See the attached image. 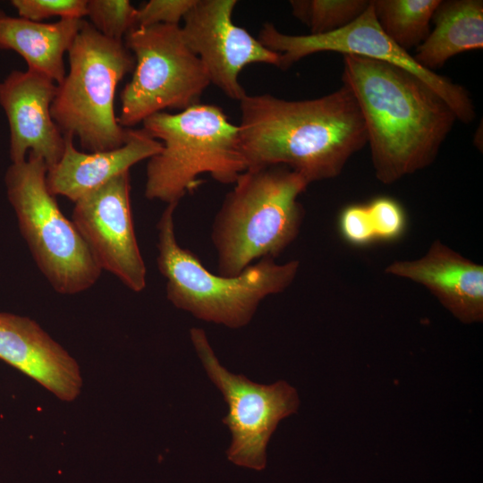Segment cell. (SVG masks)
<instances>
[{
    "instance_id": "obj_9",
    "label": "cell",
    "mask_w": 483,
    "mask_h": 483,
    "mask_svg": "<svg viewBox=\"0 0 483 483\" xmlns=\"http://www.w3.org/2000/svg\"><path fill=\"white\" fill-rule=\"evenodd\" d=\"M190 336L208 377L222 393L228 411L223 419L231 434L226 451L236 465L263 470L267 443L283 419L297 411L296 390L284 380L260 385L235 375L218 361L204 330L192 327Z\"/></svg>"
},
{
    "instance_id": "obj_12",
    "label": "cell",
    "mask_w": 483,
    "mask_h": 483,
    "mask_svg": "<svg viewBox=\"0 0 483 483\" xmlns=\"http://www.w3.org/2000/svg\"><path fill=\"white\" fill-rule=\"evenodd\" d=\"M236 4V0H197L181 28L188 47L203 64L210 83L228 97L241 101L247 95L239 81L243 68L251 64L280 68L281 55L233 21Z\"/></svg>"
},
{
    "instance_id": "obj_19",
    "label": "cell",
    "mask_w": 483,
    "mask_h": 483,
    "mask_svg": "<svg viewBox=\"0 0 483 483\" xmlns=\"http://www.w3.org/2000/svg\"><path fill=\"white\" fill-rule=\"evenodd\" d=\"M441 0H372L383 31L401 48L416 49L428 36L434 13Z\"/></svg>"
},
{
    "instance_id": "obj_22",
    "label": "cell",
    "mask_w": 483,
    "mask_h": 483,
    "mask_svg": "<svg viewBox=\"0 0 483 483\" xmlns=\"http://www.w3.org/2000/svg\"><path fill=\"white\" fill-rule=\"evenodd\" d=\"M19 17L41 22L58 16L61 19H83L87 16V0H12Z\"/></svg>"
},
{
    "instance_id": "obj_24",
    "label": "cell",
    "mask_w": 483,
    "mask_h": 483,
    "mask_svg": "<svg viewBox=\"0 0 483 483\" xmlns=\"http://www.w3.org/2000/svg\"><path fill=\"white\" fill-rule=\"evenodd\" d=\"M197 0H150L137 9L135 26L179 25Z\"/></svg>"
},
{
    "instance_id": "obj_8",
    "label": "cell",
    "mask_w": 483,
    "mask_h": 483,
    "mask_svg": "<svg viewBox=\"0 0 483 483\" xmlns=\"http://www.w3.org/2000/svg\"><path fill=\"white\" fill-rule=\"evenodd\" d=\"M123 39L135 64L120 95L122 127L131 129L165 109L182 111L199 103L210 80L179 25L133 28Z\"/></svg>"
},
{
    "instance_id": "obj_21",
    "label": "cell",
    "mask_w": 483,
    "mask_h": 483,
    "mask_svg": "<svg viewBox=\"0 0 483 483\" xmlns=\"http://www.w3.org/2000/svg\"><path fill=\"white\" fill-rule=\"evenodd\" d=\"M137 9L128 0H87V16L103 36L123 40L135 26Z\"/></svg>"
},
{
    "instance_id": "obj_13",
    "label": "cell",
    "mask_w": 483,
    "mask_h": 483,
    "mask_svg": "<svg viewBox=\"0 0 483 483\" xmlns=\"http://www.w3.org/2000/svg\"><path fill=\"white\" fill-rule=\"evenodd\" d=\"M57 84L27 69L13 71L0 81V106L10 131L9 156L20 163L32 153L43 158L47 169L55 165L64 150V135L51 114Z\"/></svg>"
},
{
    "instance_id": "obj_14",
    "label": "cell",
    "mask_w": 483,
    "mask_h": 483,
    "mask_svg": "<svg viewBox=\"0 0 483 483\" xmlns=\"http://www.w3.org/2000/svg\"><path fill=\"white\" fill-rule=\"evenodd\" d=\"M0 359L36 380L63 401L80 394L77 361L34 320L0 313Z\"/></svg>"
},
{
    "instance_id": "obj_17",
    "label": "cell",
    "mask_w": 483,
    "mask_h": 483,
    "mask_svg": "<svg viewBox=\"0 0 483 483\" xmlns=\"http://www.w3.org/2000/svg\"><path fill=\"white\" fill-rule=\"evenodd\" d=\"M84 21V19H60L44 23L0 12V48L15 51L26 61L29 70L59 84L66 75L64 55Z\"/></svg>"
},
{
    "instance_id": "obj_23",
    "label": "cell",
    "mask_w": 483,
    "mask_h": 483,
    "mask_svg": "<svg viewBox=\"0 0 483 483\" xmlns=\"http://www.w3.org/2000/svg\"><path fill=\"white\" fill-rule=\"evenodd\" d=\"M376 239L394 241L404 232L406 218L402 206L388 197H378L367 205Z\"/></svg>"
},
{
    "instance_id": "obj_16",
    "label": "cell",
    "mask_w": 483,
    "mask_h": 483,
    "mask_svg": "<svg viewBox=\"0 0 483 483\" xmlns=\"http://www.w3.org/2000/svg\"><path fill=\"white\" fill-rule=\"evenodd\" d=\"M64 140L63 156L55 165L47 169L46 181L52 195H61L73 202L130 172L131 166L162 149V143L142 128L131 129L124 145L106 151L81 152L74 147L71 134H64Z\"/></svg>"
},
{
    "instance_id": "obj_1",
    "label": "cell",
    "mask_w": 483,
    "mask_h": 483,
    "mask_svg": "<svg viewBox=\"0 0 483 483\" xmlns=\"http://www.w3.org/2000/svg\"><path fill=\"white\" fill-rule=\"evenodd\" d=\"M240 110L247 169L284 165L309 183L331 179L368 142L359 106L344 83L330 94L306 100L246 95Z\"/></svg>"
},
{
    "instance_id": "obj_6",
    "label": "cell",
    "mask_w": 483,
    "mask_h": 483,
    "mask_svg": "<svg viewBox=\"0 0 483 483\" xmlns=\"http://www.w3.org/2000/svg\"><path fill=\"white\" fill-rule=\"evenodd\" d=\"M68 54L69 72L51 105L53 120L89 152L122 147L131 129L119 124L114 96L119 82L133 71V55L123 40L103 36L86 21Z\"/></svg>"
},
{
    "instance_id": "obj_7",
    "label": "cell",
    "mask_w": 483,
    "mask_h": 483,
    "mask_svg": "<svg viewBox=\"0 0 483 483\" xmlns=\"http://www.w3.org/2000/svg\"><path fill=\"white\" fill-rule=\"evenodd\" d=\"M47 167L29 153L8 167L4 182L19 229L38 267L61 294L93 286L101 269L72 220L67 219L47 186Z\"/></svg>"
},
{
    "instance_id": "obj_18",
    "label": "cell",
    "mask_w": 483,
    "mask_h": 483,
    "mask_svg": "<svg viewBox=\"0 0 483 483\" xmlns=\"http://www.w3.org/2000/svg\"><path fill=\"white\" fill-rule=\"evenodd\" d=\"M432 22L433 30L413 55L423 68L435 72L457 55L482 49V0H441Z\"/></svg>"
},
{
    "instance_id": "obj_20",
    "label": "cell",
    "mask_w": 483,
    "mask_h": 483,
    "mask_svg": "<svg viewBox=\"0 0 483 483\" xmlns=\"http://www.w3.org/2000/svg\"><path fill=\"white\" fill-rule=\"evenodd\" d=\"M368 0H292V15L309 29L310 35L340 30L356 20L369 6Z\"/></svg>"
},
{
    "instance_id": "obj_10",
    "label": "cell",
    "mask_w": 483,
    "mask_h": 483,
    "mask_svg": "<svg viewBox=\"0 0 483 483\" xmlns=\"http://www.w3.org/2000/svg\"><path fill=\"white\" fill-rule=\"evenodd\" d=\"M260 43L280 54V69L286 70L301 59L319 52H336L379 60L404 69L430 86L451 107L457 121L470 123L475 107L467 89L445 76L420 66L413 55L396 45L381 29L373 7L368 8L352 22L322 35H289L273 23H265L258 34Z\"/></svg>"
},
{
    "instance_id": "obj_4",
    "label": "cell",
    "mask_w": 483,
    "mask_h": 483,
    "mask_svg": "<svg viewBox=\"0 0 483 483\" xmlns=\"http://www.w3.org/2000/svg\"><path fill=\"white\" fill-rule=\"evenodd\" d=\"M142 129L162 143L161 151L147 164L148 199L178 205L199 186L200 174L231 184L247 170L239 126L216 105L198 103L175 114L159 112L145 119Z\"/></svg>"
},
{
    "instance_id": "obj_2",
    "label": "cell",
    "mask_w": 483,
    "mask_h": 483,
    "mask_svg": "<svg viewBox=\"0 0 483 483\" xmlns=\"http://www.w3.org/2000/svg\"><path fill=\"white\" fill-rule=\"evenodd\" d=\"M342 80L359 106L376 177L394 183L431 165L457 118L411 72L376 59L343 55Z\"/></svg>"
},
{
    "instance_id": "obj_11",
    "label": "cell",
    "mask_w": 483,
    "mask_h": 483,
    "mask_svg": "<svg viewBox=\"0 0 483 483\" xmlns=\"http://www.w3.org/2000/svg\"><path fill=\"white\" fill-rule=\"evenodd\" d=\"M130 172H125L74 202L72 221L101 270L140 292L147 268L134 231L130 199Z\"/></svg>"
},
{
    "instance_id": "obj_5",
    "label": "cell",
    "mask_w": 483,
    "mask_h": 483,
    "mask_svg": "<svg viewBox=\"0 0 483 483\" xmlns=\"http://www.w3.org/2000/svg\"><path fill=\"white\" fill-rule=\"evenodd\" d=\"M177 204H168L157 225L159 272L166 280L167 300L195 318L229 328L247 326L260 302L286 290L295 279L300 262L277 264L266 258L236 276L215 275L199 258L179 245L174 213Z\"/></svg>"
},
{
    "instance_id": "obj_3",
    "label": "cell",
    "mask_w": 483,
    "mask_h": 483,
    "mask_svg": "<svg viewBox=\"0 0 483 483\" xmlns=\"http://www.w3.org/2000/svg\"><path fill=\"white\" fill-rule=\"evenodd\" d=\"M212 225L218 275L236 276L253 261L275 259L297 237L303 210L298 197L309 184L284 165L247 169Z\"/></svg>"
},
{
    "instance_id": "obj_15",
    "label": "cell",
    "mask_w": 483,
    "mask_h": 483,
    "mask_svg": "<svg viewBox=\"0 0 483 483\" xmlns=\"http://www.w3.org/2000/svg\"><path fill=\"white\" fill-rule=\"evenodd\" d=\"M386 272L425 286L462 322L482 321L483 267L440 241L419 258L392 262Z\"/></svg>"
},
{
    "instance_id": "obj_25",
    "label": "cell",
    "mask_w": 483,
    "mask_h": 483,
    "mask_svg": "<svg viewBox=\"0 0 483 483\" xmlns=\"http://www.w3.org/2000/svg\"><path fill=\"white\" fill-rule=\"evenodd\" d=\"M339 227L343 237L353 245L363 246L376 240L367 205H350L341 213Z\"/></svg>"
}]
</instances>
